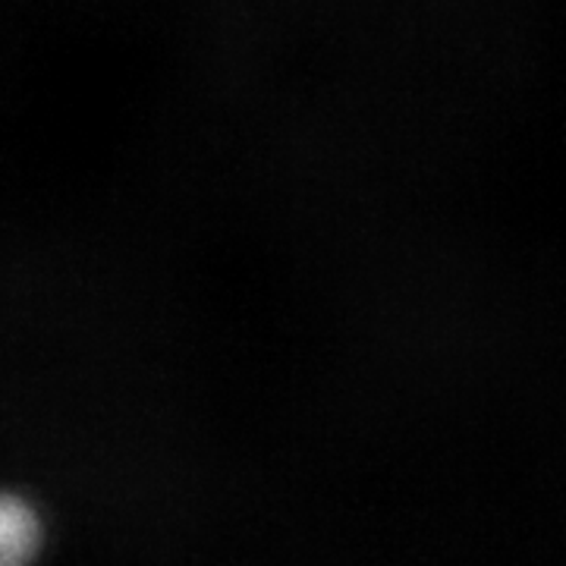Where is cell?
<instances>
[{
	"label": "cell",
	"instance_id": "obj_1",
	"mask_svg": "<svg viewBox=\"0 0 566 566\" xmlns=\"http://www.w3.org/2000/svg\"><path fill=\"white\" fill-rule=\"evenodd\" d=\"M41 520L20 494L0 491V566H32L41 551Z\"/></svg>",
	"mask_w": 566,
	"mask_h": 566
}]
</instances>
